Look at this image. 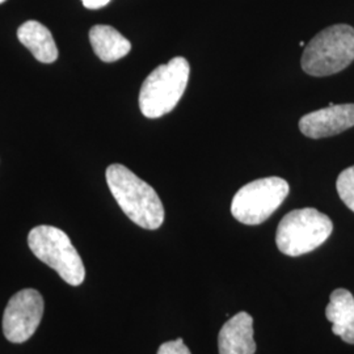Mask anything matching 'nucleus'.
I'll return each instance as SVG.
<instances>
[{
    "mask_svg": "<svg viewBox=\"0 0 354 354\" xmlns=\"http://www.w3.org/2000/svg\"><path fill=\"white\" fill-rule=\"evenodd\" d=\"M105 176L114 200L130 221L146 230L163 225L165 207L151 185L122 165H109Z\"/></svg>",
    "mask_w": 354,
    "mask_h": 354,
    "instance_id": "obj_1",
    "label": "nucleus"
},
{
    "mask_svg": "<svg viewBox=\"0 0 354 354\" xmlns=\"http://www.w3.org/2000/svg\"><path fill=\"white\" fill-rule=\"evenodd\" d=\"M189 74V64L183 57L158 66L140 87L142 114L147 118H159L172 112L187 89Z\"/></svg>",
    "mask_w": 354,
    "mask_h": 354,
    "instance_id": "obj_2",
    "label": "nucleus"
},
{
    "mask_svg": "<svg viewBox=\"0 0 354 354\" xmlns=\"http://www.w3.org/2000/svg\"><path fill=\"white\" fill-rule=\"evenodd\" d=\"M354 61V28L346 24L328 26L304 48L302 68L311 76L337 74Z\"/></svg>",
    "mask_w": 354,
    "mask_h": 354,
    "instance_id": "obj_3",
    "label": "nucleus"
},
{
    "mask_svg": "<svg viewBox=\"0 0 354 354\" xmlns=\"http://www.w3.org/2000/svg\"><path fill=\"white\" fill-rule=\"evenodd\" d=\"M30 251L42 263L54 269L68 285L79 286L86 279V269L80 254L61 228L37 226L28 235Z\"/></svg>",
    "mask_w": 354,
    "mask_h": 354,
    "instance_id": "obj_4",
    "label": "nucleus"
},
{
    "mask_svg": "<svg viewBox=\"0 0 354 354\" xmlns=\"http://www.w3.org/2000/svg\"><path fill=\"white\" fill-rule=\"evenodd\" d=\"M333 223L328 215L313 207L292 210L279 222L276 243L279 251L291 257L313 252L328 239Z\"/></svg>",
    "mask_w": 354,
    "mask_h": 354,
    "instance_id": "obj_5",
    "label": "nucleus"
},
{
    "mask_svg": "<svg viewBox=\"0 0 354 354\" xmlns=\"http://www.w3.org/2000/svg\"><path fill=\"white\" fill-rule=\"evenodd\" d=\"M289 184L281 177H266L248 183L238 190L231 203L236 221L256 226L273 214L289 194Z\"/></svg>",
    "mask_w": 354,
    "mask_h": 354,
    "instance_id": "obj_6",
    "label": "nucleus"
},
{
    "mask_svg": "<svg viewBox=\"0 0 354 354\" xmlns=\"http://www.w3.org/2000/svg\"><path fill=\"white\" fill-rule=\"evenodd\" d=\"M44 315V298L35 289L17 291L3 315V332L8 342L21 344L37 330Z\"/></svg>",
    "mask_w": 354,
    "mask_h": 354,
    "instance_id": "obj_7",
    "label": "nucleus"
},
{
    "mask_svg": "<svg viewBox=\"0 0 354 354\" xmlns=\"http://www.w3.org/2000/svg\"><path fill=\"white\" fill-rule=\"evenodd\" d=\"M354 127V104H329L327 108L306 114L299 121L302 134L320 140L327 138Z\"/></svg>",
    "mask_w": 354,
    "mask_h": 354,
    "instance_id": "obj_8",
    "label": "nucleus"
},
{
    "mask_svg": "<svg viewBox=\"0 0 354 354\" xmlns=\"http://www.w3.org/2000/svg\"><path fill=\"white\" fill-rule=\"evenodd\" d=\"M219 354H254L253 319L248 313H238L221 329L218 336Z\"/></svg>",
    "mask_w": 354,
    "mask_h": 354,
    "instance_id": "obj_9",
    "label": "nucleus"
},
{
    "mask_svg": "<svg viewBox=\"0 0 354 354\" xmlns=\"http://www.w3.org/2000/svg\"><path fill=\"white\" fill-rule=\"evenodd\" d=\"M326 317L332 323V332L336 336L348 344H354V297L351 291H332Z\"/></svg>",
    "mask_w": 354,
    "mask_h": 354,
    "instance_id": "obj_10",
    "label": "nucleus"
},
{
    "mask_svg": "<svg viewBox=\"0 0 354 354\" xmlns=\"http://www.w3.org/2000/svg\"><path fill=\"white\" fill-rule=\"evenodd\" d=\"M17 37L38 62L53 64L57 61V44L50 30L41 23L35 20L26 21L17 29Z\"/></svg>",
    "mask_w": 354,
    "mask_h": 354,
    "instance_id": "obj_11",
    "label": "nucleus"
},
{
    "mask_svg": "<svg viewBox=\"0 0 354 354\" xmlns=\"http://www.w3.org/2000/svg\"><path fill=\"white\" fill-rule=\"evenodd\" d=\"M89 42L102 62L112 64L131 50V44L111 26H95L89 30Z\"/></svg>",
    "mask_w": 354,
    "mask_h": 354,
    "instance_id": "obj_12",
    "label": "nucleus"
},
{
    "mask_svg": "<svg viewBox=\"0 0 354 354\" xmlns=\"http://www.w3.org/2000/svg\"><path fill=\"white\" fill-rule=\"evenodd\" d=\"M336 189L345 203L354 213V165L344 169L337 177Z\"/></svg>",
    "mask_w": 354,
    "mask_h": 354,
    "instance_id": "obj_13",
    "label": "nucleus"
},
{
    "mask_svg": "<svg viewBox=\"0 0 354 354\" xmlns=\"http://www.w3.org/2000/svg\"><path fill=\"white\" fill-rule=\"evenodd\" d=\"M158 354H192L183 339L167 342L160 345Z\"/></svg>",
    "mask_w": 354,
    "mask_h": 354,
    "instance_id": "obj_14",
    "label": "nucleus"
},
{
    "mask_svg": "<svg viewBox=\"0 0 354 354\" xmlns=\"http://www.w3.org/2000/svg\"><path fill=\"white\" fill-rule=\"evenodd\" d=\"M83 6L88 10H99L109 4L111 0H82Z\"/></svg>",
    "mask_w": 354,
    "mask_h": 354,
    "instance_id": "obj_15",
    "label": "nucleus"
},
{
    "mask_svg": "<svg viewBox=\"0 0 354 354\" xmlns=\"http://www.w3.org/2000/svg\"><path fill=\"white\" fill-rule=\"evenodd\" d=\"M4 1H6V0H0V4H1V3H4Z\"/></svg>",
    "mask_w": 354,
    "mask_h": 354,
    "instance_id": "obj_16",
    "label": "nucleus"
}]
</instances>
